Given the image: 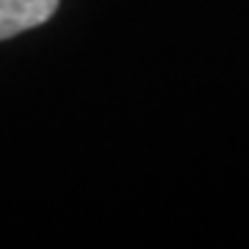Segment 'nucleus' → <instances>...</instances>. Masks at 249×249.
Returning <instances> with one entry per match:
<instances>
[{
    "mask_svg": "<svg viewBox=\"0 0 249 249\" xmlns=\"http://www.w3.org/2000/svg\"><path fill=\"white\" fill-rule=\"evenodd\" d=\"M55 9L58 0H0V42L47 22Z\"/></svg>",
    "mask_w": 249,
    "mask_h": 249,
    "instance_id": "nucleus-1",
    "label": "nucleus"
}]
</instances>
